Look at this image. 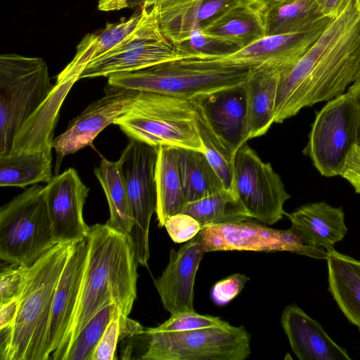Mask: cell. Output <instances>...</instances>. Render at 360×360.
Returning <instances> with one entry per match:
<instances>
[{
  "label": "cell",
  "instance_id": "cell-1",
  "mask_svg": "<svg viewBox=\"0 0 360 360\" xmlns=\"http://www.w3.org/2000/svg\"><path fill=\"white\" fill-rule=\"evenodd\" d=\"M360 72V9L349 0L293 65L281 70L274 123L343 94Z\"/></svg>",
  "mask_w": 360,
  "mask_h": 360
},
{
  "label": "cell",
  "instance_id": "cell-2",
  "mask_svg": "<svg viewBox=\"0 0 360 360\" xmlns=\"http://www.w3.org/2000/svg\"><path fill=\"white\" fill-rule=\"evenodd\" d=\"M87 238V259L75 314L66 336L49 359L63 360L77 335L104 307L115 303L129 316L136 298L139 263L130 236L105 223L90 226Z\"/></svg>",
  "mask_w": 360,
  "mask_h": 360
},
{
  "label": "cell",
  "instance_id": "cell-3",
  "mask_svg": "<svg viewBox=\"0 0 360 360\" xmlns=\"http://www.w3.org/2000/svg\"><path fill=\"white\" fill-rule=\"evenodd\" d=\"M75 242L56 243L29 266L9 345L1 360H45L56 286Z\"/></svg>",
  "mask_w": 360,
  "mask_h": 360
},
{
  "label": "cell",
  "instance_id": "cell-4",
  "mask_svg": "<svg viewBox=\"0 0 360 360\" xmlns=\"http://www.w3.org/2000/svg\"><path fill=\"white\" fill-rule=\"evenodd\" d=\"M251 68L219 58L179 59L111 75L108 84L193 100L243 85Z\"/></svg>",
  "mask_w": 360,
  "mask_h": 360
},
{
  "label": "cell",
  "instance_id": "cell-5",
  "mask_svg": "<svg viewBox=\"0 0 360 360\" xmlns=\"http://www.w3.org/2000/svg\"><path fill=\"white\" fill-rule=\"evenodd\" d=\"M192 100L155 92L139 91L114 124L131 139L159 147L169 146L202 152L195 124Z\"/></svg>",
  "mask_w": 360,
  "mask_h": 360
},
{
  "label": "cell",
  "instance_id": "cell-6",
  "mask_svg": "<svg viewBox=\"0 0 360 360\" xmlns=\"http://www.w3.org/2000/svg\"><path fill=\"white\" fill-rule=\"evenodd\" d=\"M53 88L42 58L0 56V155L10 154L15 136Z\"/></svg>",
  "mask_w": 360,
  "mask_h": 360
},
{
  "label": "cell",
  "instance_id": "cell-7",
  "mask_svg": "<svg viewBox=\"0 0 360 360\" xmlns=\"http://www.w3.org/2000/svg\"><path fill=\"white\" fill-rule=\"evenodd\" d=\"M56 244L44 186L32 185L1 207V260L30 266Z\"/></svg>",
  "mask_w": 360,
  "mask_h": 360
},
{
  "label": "cell",
  "instance_id": "cell-8",
  "mask_svg": "<svg viewBox=\"0 0 360 360\" xmlns=\"http://www.w3.org/2000/svg\"><path fill=\"white\" fill-rule=\"evenodd\" d=\"M143 360H244L251 354L250 336L243 326L229 323L186 331L144 328Z\"/></svg>",
  "mask_w": 360,
  "mask_h": 360
},
{
  "label": "cell",
  "instance_id": "cell-9",
  "mask_svg": "<svg viewBox=\"0 0 360 360\" xmlns=\"http://www.w3.org/2000/svg\"><path fill=\"white\" fill-rule=\"evenodd\" d=\"M359 120V107L347 92L316 112L303 153L322 176L340 175L347 153L358 142Z\"/></svg>",
  "mask_w": 360,
  "mask_h": 360
},
{
  "label": "cell",
  "instance_id": "cell-10",
  "mask_svg": "<svg viewBox=\"0 0 360 360\" xmlns=\"http://www.w3.org/2000/svg\"><path fill=\"white\" fill-rule=\"evenodd\" d=\"M158 147L130 139L117 160L126 186L133 226L129 234L139 264L148 266L149 228L157 210Z\"/></svg>",
  "mask_w": 360,
  "mask_h": 360
},
{
  "label": "cell",
  "instance_id": "cell-11",
  "mask_svg": "<svg viewBox=\"0 0 360 360\" xmlns=\"http://www.w3.org/2000/svg\"><path fill=\"white\" fill-rule=\"evenodd\" d=\"M140 8L141 18L134 30L111 50L91 60L79 79L108 77L180 59L174 45L160 30L155 6Z\"/></svg>",
  "mask_w": 360,
  "mask_h": 360
},
{
  "label": "cell",
  "instance_id": "cell-12",
  "mask_svg": "<svg viewBox=\"0 0 360 360\" xmlns=\"http://www.w3.org/2000/svg\"><path fill=\"white\" fill-rule=\"evenodd\" d=\"M231 190L251 219L274 224L286 214L290 195L281 178L246 143L236 153Z\"/></svg>",
  "mask_w": 360,
  "mask_h": 360
},
{
  "label": "cell",
  "instance_id": "cell-13",
  "mask_svg": "<svg viewBox=\"0 0 360 360\" xmlns=\"http://www.w3.org/2000/svg\"><path fill=\"white\" fill-rule=\"evenodd\" d=\"M198 235L205 252L288 251L318 259L328 257L324 248L310 244L292 226L277 230L246 220L206 226Z\"/></svg>",
  "mask_w": 360,
  "mask_h": 360
},
{
  "label": "cell",
  "instance_id": "cell-14",
  "mask_svg": "<svg viewBox=\"0 0 360 360\" xmlns=\"http://www.w3.org/2000/svg\"><path fill=\"white\" fill-rule=\"evenodd\" d=\"M138 91L108 85L103 97L89 104L72 120L66 130L53 139L52 147L57 155L55 170L70 154L91 145L105 127L127 111Z\"/></svg>",
  "mask_w": 360,
  "mask_h": 360
},
{
  "label": "cell",
  "instance_id": "cell-15",
  "mask_svg": "<svg viewBox=\"0 0 360 360\" xmlns=\"http://www.w3.org/2000/svg\"><path fill=\"white\" fill-rule=\"evenodd\" d=\"M89 188L77 172L69 168L44 186V195L56 243L75 242L87 237L89 228L83 209Z\"/></svg>",
  "mask_w": 360,
  "mask_h": 360
},
{
  "label": "cell",
  "instance_id": "cell-16",
  "mask_svg": "<svg viewBox=\"0 0 360 360\" xmlns=\"http://www.w3.org/2000/svg\"><path fill=\"white\" fill-rule=\"evenodd\" d=\"M89 250L88 238L76 241L56 286L44 345L49 359L66 336L78 302Z\"/></svg>",
  "mask_w": 360,
  "mask_h": 360
},
{
  "label": "cell",
  "instance_id": "cell-17",
  "mask_svg": "<svg viewBox=\"0 0 360 360\" xmlns=\"http://www.w3.org/2000/svg\"><path fill=\"white\" fill-rule=\"evenodd\" d=\"M205 253L198 235L178 250H170L169 263L154 283L164 308L171 315L195 311V279Z\"/></svg>",
  "mask_w": 360,
  "mask_h": 360
},
{
  "label": "cell",
  "instance_id": "cell-18",
  "mask_svg": "<svg viewBox=\"0 0 360 360\" xmlns=\"http://www.w3.org/2000/svg\"><path fill=\"white\" fill-rule=\"evenodd\" d=\"M244 0H161L153 4L160 30L173 44L186 40Z\"/></svg>",
  "mask_w": 360,
  "mask_h": 360
},
{
  "label": "cell",
  "instance_id": "cell-19",
  "mask_svg": "<svg viewBox=\"0 0 360 360\" xmlns=\"http://www.w3.org/2000/svg\"><path fill=\"white\" fill-rule=\"evenodd\" d=\"M330 22L303 32L266 35L231 54L217 58L250 68L266 63L289 68L304 56Z\"/></svg>",
  "mask_w": 360,
  "mask_h": 360
},
{
  "label": "cell",
  "instance_id": "cell-20",
  "mask_svg": "<svg viewBox=\"0 0 360 360\" xmlns=\"http://www.w3.org/2000/svg\"><path fill=\"white\" fill-rule=\"evenodd\" d=\"M281 325L292 352L300 360H350L322 326L295 304L283 309Z\"/></svg>",
  "mask_w": 360,
  "mask_h": 360
},
{
  "label": "cell",
  "instance_id": "cell-21",
  "mask_svg": "<svg viewBox=\"0 0 360 360\" xmlns=\"http://www.w3.org/2000/svg\"><path fill=\"white\" fill-rule=\"evenodd\" d=\"M283 65L266 63L252 67L243 84L247 114V141L265 134L274 123L278 79Z\"/></svg>",
  "mask_w": 360,
  "mask_h": 360
},
{
  "label": "cell",
  "instance_id": "cell-22",
  "mask_svg": "<svg viewBox=\"0 0 360 360\" xmlns=\"http://www.w3.org/2000/svg\"><path fill=\"white\" fill-rule=\"evenodd\" d=\"M214 131L235 152L246 143V98L243 84L193 99Z\"/></svg>",
  "mask_w": 360,
  "mask_h": 360
},
{
  "label": "cell",
  "instance_id": "cell-23",
  "mask_svg": "<svg viewBox=\"0 0 360 360\" xmlns=\"http://www.w3.org/2000/svg\"><path fill=\"white\" fill-rule=\"evenodd\" d=\"M285 215L291 226L310 244L327 252L334 249V245L347 232L342 207H335L326 202L307 204Z\"/></svg>",
  "mask_w": 360,
  "mask_h": 360
},
{
  "label": "cell",
  "instance_id": "cell-24",
  "mask_svg": "<svg viewBox=\"0 0 360 360\" xmlns=\"http://www.w3.org/2000/svg\"><path fill=\"white\" fill-rule=\"evenodd\" d=\"M328 291L347 320L360 331V261L328 252Z\"/></svg>",
  "mask_w": 360,
  "mask_h": 360
},
{
  "label": "cell",
  "instance_id": "cell-25",
  "mask_svg": "<svg viewBox=\"0 0 360 360\" xmlns=\"http://www.w3.org/2000/svg\"><path fill=\"white\" fill-rule=\"evenodd\" d=\"M52 146L0 155V186L25 188L49 183L52 174Z\"/></svg>",
  "mask_w": 360,
  "mask_h": 360
},
{
  "label": "cell",
  "instance_id": "cell-26",
  "mask_svg": "<svg viewBox=\"0 0 360 360\" xmlns=\"http://www.w3.org/2000/svg\"><path fill=\"white\" fill-rule=\"evenodd\" d=\"M157 186L156 215L158 226L163 227L167 219L181 212L186 202L177 162V148L161 146L155 169Z\"/></svg>",
  "mask_w": 360,
  "mask_h": 360
},
{
  "label": "cell",
  "instance_id": "cell-27",
  "mask_svg": "<svg viewBox=\"0 0 360 360\" xmlns=\"http://www.w3.org/2000/svg\"><path fill=\"white\" fill-rule=\"evenodd\" d=\"M201 30L238 49L266 36L261 16L244 1L222 13Z\"/></svg>",
  "mask_w": 360,
  "mask_h": 360
},
{
  "label": "cell",
  "instance_id": "cell-28",
  "mask_svg": "<svg viewBox=\"0 0 360 360\" xmlns=\"http://www.w3.org/2000/svg\"><path fill=\"white\" fill-rule=\"evenodd\" d=\"M260 16L266 35L303 32L333 20L321 14L317 0H285Z\"/></svg>",
  "mask_w": 360,
  "mask_h": 360
},
{
  "label": "cell",
  "instance_id": "cell-29",
  "mask_svg": "<svg viewBox=\"0 0 360 360\" xmlns=\"http://www.w3.org/2000/svg\"><path fill=\"white\" fill-rule=\"evenodd\" d=\"M177 162L186 202H191L224 188L204 153L177 148Z\"/></svg>",
  "mask_w": 360,
  "mask_h": 360
},
{
  "label": "cell",
  "instance_id": "cell-30",
  "mask_svg": "<svg viewBox=\"0 0 360 360\" xmlns=\"http://www.w3.org/2000/svg\"><path fill=\"white\" fill-rule=\"evenodd\" d=\"M94 172L104 191L109 205L110 218L106 223L117 231L129 235L133 217L118 162L103 158Z\"/></svg>",
  "mask_w": 360,
  "mask_h": 360
},
{
  "label": "cell",
  "instance_id": "cell-31",
  "mask_svg": "<svg viewBox=\"0 0 360 360\" xmlns=\"http://www.w3.org/2000/svg\"><path fill=\"white\" fill-rule=\"evenodd\" d=\"M181 212L194 217L201 228L216 224L251 219L233 192L225 188L186 203Z\"/></svg>",
  "mask_w": 360,
  "mask_h": 360
},
{
  "label": "cell",
  "instance_id": "cell-32",
  "mask_svg": "<svg viewBox=\"0 0 360 360\" xmlns=\"http://www.w3.org/2000/svg\"><path fill=\"white\" fill-rule=\"evenodd\" d=\"M193 102L195 107V128L202 153L220 177L224 188L231 190L236 153L214 131L201 107Z\"/></svg>",
  "mask_w": 360,
  "mask_h": 360
},
{
  "label": "cell",
  "instance_id": "cell-33",
  "mask_svg": "<svg viewBox=\"0 0 360 360\" xmlns=\"http://www.w3.org/2000/svg\"><path fill=\"white\" fill-rule=\"evenodd\" d=\"M119 312L121 311L115 303L98 311L71 343L63 360H91L108 324Z\"/></svg>",
  "mask_w": 360,
  "mask_h": 360
},
{
  "label": "cell",
  "instance_id": "cell-34",
  "mask_svg": "<svg viewBox=\"0 0 360 360\" xmlns=\"http://www.w3.org/2000/svg\"><path fill=\"white\" fill-rule=\"evenodd\" d=\"M174 45L180 59L221 58L239 50L234 45L207 35L201 30L193 32L186 40Z\"/></svg>",
  "mask_w": 360,
  "mask_h": 360
},
{
  "label": "cell",
  "instance_id": "cell-35",
  "mask_svg": "<svg viewBox=\"0 0 360 360\" xmlns=\"http://www.w3.org/2000/svg\"><path fill=\"white\" fill-rule=\"evenodd\" d=\"M141 18L140 8L129 19L122 18L119 22L107 23L104 29L89 34L91 60L107 53L128 37L134 30Z\"/></svg>",
  "mask_w": 360,
  "mask_h": 360
},
{
  "label": "cell",
  "instance_id": "cell-36",
  "mask_svg": "<svg viewBox=\"0 0 360 360\" xmlns=\"http://www.w3.org/2000/svg\"><path fill=\"white\" fill-rule=\"evenodd\" d=\"M227 323L219 317L189 311L171 315L168 320L155 328L160 331H186L224 326Z\"/></svg>",
  "mask_w": 360,
  "mask_h": 360
},
{
  "label": "cell",
  "instance_id": "cell-37",
  "mask_svg": "<svg viewBox=\"0 0 360 360\" xmlns=\"http://www.w3.org/2000/svg\"><path fill=\"white\" fill-rule=\"evenodd\" d=\"M30 266L11 264L0 274V304L20 297L24 289Z\"/></svg>",
  "mask_w": 360,
  "mask_h": 360
},
{
  "label": "cell",
  "instance_id": "cell-38",
  "mask_svg": "<svg viewBox=\"0 0 360 360\" xmlns=\"http://www.w3.org/2000/svg\"><path fill=\"white\" fill-rule=\"evenodd\" d=\"M164 226L175 243L190 240L196 236L202 229L200 223L194 217L182 212L169 217Z\"/></svg>",
  "mask_w": 360,
  "mask_h": 360
},
{
  "label": "cell",
  "instance_id": "cell-39",
  "mask_svg": "<svg viewBox=\"0 0 360 360\" xmlns=\"http://www.w3.org/2000/svg\"><path fill=\"white\" fill-rule=\"evenodd\" d=\"M117 313L109 322L98 343L97 344L91 360H113L121 335V316Z\"/></svg>",
  "mask_w": 360,
  "mask_h": 360
},
{
  "label": "cell",
  "instance_id": "cell-40",
  "mask_svg": "<svg viewBox=\"0 0 360 360\" xmlns=\"http://www.w3.org/2000/svg\"><path fill=\"white\" fill-rule=\"evenodd\" d=\"M249 280L245 275L235 274L217 282L212 288L211 297L217 305H224L235 298Z\"/></svg>",
  "mask_w": 360,
  "mask_h": 360
},
{
  "label": "cell",
  "instance_id": "cell-41",
  "mask_svg": "<svg viewBox=\"0 0 360 360\" xmlns=\"http://www.w3.org/2000/svg\"><path fill=\"white\" fill-rule=\"evenodd\" d=\"M340 176L345 179L360 194V143H354L347 153Z\"/></svg>",
  "mask_w": 360,
  "mask_h": 360
},
{
  "label": "cell",
  "instance_id": "cell-42",
  "mask_svg": "<svg viewBox=\"0 0 360 360\" xmlns=\"http://www.w3.org/2000/svg\"><path fill=\"white\" fill-rule=\"evenodd\" d=\"M19 307L20 297L0 304V329L7 328L12 331Z\"/></svg>",
  "mask_w": 360,
  "mask_h": 360
},
{
  "label": "cell",
  "instance_id": "cell-43",
  "mask_svg": "<svg viewBox=\"0 0 360 360\" xmlns=\"http://www.w3.org/2000/svg\"><path fill=\"white\" fill-rule=\"evenodd\" d=\"M349 1V0H317V4L323 16L334 19L339 15Z\"/></svg>",
  "mask_w": 360,
  "mask_h": 360
},
{
  "label": "cell",
  "instance_id": "cell-44",
  "mask_svg": "<svg viewBox=\"0 0 360 360\" xmlns=\"http://www.w3.org/2000/svg\"><path fill=\"white\" fill-rule=\"evenodd\" d=\"M285 0H244V2L262 15L269 9L275 7Z\"/></svg>",
  "mask_w": 360,
  "mask_h": 360
},
{
  "label": "cell",
  "instance_id": "cell-45",
  "mask_svg": "<svg viewBox=\"0 0 360 360\" xmlns=\"http://www.w3.org/2000/svg\"><path fill=\"white\" fill-rule=\"evenodd\" d=\"M347 93L354 99L359 107L358 142L360 143V76L349 86Z\"/></svg>",
  "mask_w": 360,
  "mask_h": 360
},
{
  "label": "cell",
  "instance_id": "cell-46",
  "mask_svg": "<svg viewBox=\"0 0 360 360\" xmlns=\"http://www.w3.org/2000/svg\"><path fill=\"white\" fill-rule=\"evenodd\" d=\"M127 6H150L153 4L161 0H125Z\"/></svg>",
  "mask_w": 360,
  "mask_h": 360
},
{
  "label": "cell",
  "instance_id": "cell-47",
  "mask_svg": "<svg viewBox=\"0 0 360 360\" xmlns=\"http://www.w3.org/2000/svg\"><path fill=\"white\" fill-rule=\"evenodd\" d=\"M356 4L360 9V0H356Z\"/></svg>",
  "mask_w": 360,
  "mask_h": 360
},
{
  "label": "cell",
  "instance_id": "cell-48",
  "mask_svg": "<svg viewBox=\"0 0 360 360\" xmlns=\"http://www.w3.org/2000/svg\"><path fill=\"white\" fill-rule=\"evenodd\" d=\"M359 76H360V72H359V75H358V77H359ZM357 77H356V78H357Z\"/></svg>",
  "mask_w": 360,
  "mask_h": 360
}]
</instances>
